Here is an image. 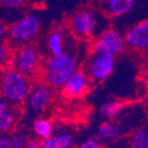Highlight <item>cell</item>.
I'll return each mask as SVG.
<instances>
[{
	"mask_svg": "<svg viewBox=\"0 0 148 148\" xmlns=\"http://www.w3.org/2000/svg\"><path fill=\"white\" fill-rule=\"evenodd\" d=\"M78 69V60L71 52L51 55L42 66V74L46 84L52 88H61Z\"/></svg>",
	"mask_w": 148,
	"mask_h": 148,
	"instance_id": "obj_1",
	"label": "cell"
},
{
	"mask_svg": "<svg viewBox=\"0 0 148 148\" xmlns=\"http://www.w3.org/2000/svg\"><path fill=\"white\" fill-rule=\"evenodd\" d=\"M29 78L17 69H5L0 81V91L8 103L19 105L24 103L31 90Z\"/></svg>",
	"mask_w": 148,
	"mask_h": 148,
	"instance_id": "obj_2",
	"label": "cell"
},
{
	"mask_svg": "<svg viewBox=\"0 0 148 148\" xmlns=\"http://www.w3.org/2000/svg\"><path fill=\"white\" fill-rule=\"evenodd\" d=\"M42 27V22L38 16L28 14L14 22L8 30V35L16 44L25 45L34 38Z\"/></svg>",
	"mask_w": 148,
	"mask_h": 148,
	"instance_id": "obj_3",
	"label": "cell"
},
{
	"mask_svg": "<svg viewBox=\"0 0 148 148\" xmlns=\"http://www.w3.org/2000/svg\"><path fill=\"white\" fill-rule=\"evenodd\" d=\"M125 40L119 31L113 28H109L101 32L92 42L90 51L91 54L106 53L117 57L125 49Z\"/></svg>",
	"mask_w": 148,
	"mask_h": 148,
	"instance_id": "obj_4",
	"label": "cell"
},
{
	"mask_svg": "<svg viewBox=\"0 0 148 148\" xmlns=\"http://www.w3.org/2000/svg\"><path fill=\"white\" fill-rule=\"evenodd\" d=\"M12 57L15 59L16 69L28 78L34 76L38 71H40L42 58L38 50L33 45H21Z\"/></svg>",
	"mask_w": 148,
	"mask_h": 148,
	"instance_id": "obj_5",
	"label": "cell"
},
{
	"mask_svg": "<svg viewBox=\"0 0 148 148\" xmlns=\"http://www.w3.org/2000/svg\"><path fill=\"white\" fill-rule=\"evenodd\" d=\"M69 26L75 35L83 40H88L93 36L97 29V19L92 10L82 8L73 14Z\"/></svg>",
	"mask_w": 148,
	"mask_h": 148,
	"instance_id": "obj_6",
	"label": "cell"
},
{
	"mask_svg": "<svg viewBox=\"0 0 148 148\" xmlns=\"http://www.w3.org/2000/svg\"><path fill=\"white\" fill-rule=\"evenodd\" d=\"M115 66V57L106 53L92 54L90 58L87 74L93 82H103L111 76Z\"/></svg>",
	"mask_w": 148,
	"mask_h": 148,
	"instance_id": "obj_7",
	"label": "cell"
},
{
	"mask_svg": "<svg viewBox=\"0 0 148 148\" xmlns=\"http://www.w3.org/2000/svg\"><path fill=\"white\" fill-rule=\"evenodd\" d=\"M89 80L90 78L86 71L78 69L61 87L62 96L67 99H77L84 96L89 89Z\"/></svg>",
	"mask_w": 148,
	"mask_h": 148,
	"instance_id": "obj_8",
	"label": "cell"
},
{
	"mask_svg": "<svg viewBox=\"0 0 148 148\" xmlns=\"http://www.w3.org/2000/svg\"><path fill=\"white\" fill-rule=\"evenodd\" d=\"M51 86L46 83H40L31 87L27 97V104L31 111L42 113L46 111L54 99V91Z\"/></svg>",
	"mask_w": 148,
	"mask_h": 148,
	"instance_id": "obj_9",
	"label": "cell"
},
{
	"mask_svg": "<svg viewBox=\"0 0 148 148\" xmlns=\"http://www.w3.org/2000/svg\"><path fill=\"white\" fill-rule=\"evenodd\" d=\"M126 46L135 50L148 48V20L142 21L131 28L124 36Z\"/></svg>",
	"mask_w": 148,
	"mask_h": 148,
	"instance_id": "obj_10",
	"label": "cell"
},
{
	"mask_svg": "<svg viewBox=\"0 0 148 148\" xmlns=\"http://www.w3.org/2000/svg\"><path fill=\"white\" fill-rule=\"evenodd\" d=\"M101 8L109 17H121L131 12L136 0H101Z\"/></svg>",
	"mask_w": 148,
	"mask_h": 148,
	"instance_id": "obj_11",
	"label": "cell"
},
{
	"mask_svg": "<svg viewBox=\"0 0 148 148\" xmlns=\"http://www.w3.org/2000/svg\"><path fill=\"white\" fill-rule=\"evenodd\" d=\"M123 135V131L120 125L113 121H105L99 126L95 134V138L99 142H111L116 141Z\"/></svg>",
	"mask_w": 148,
	"mask_h": 148,
	"instance_id": "obj_12",
	"label": "cell"
},
{
	"mask_svg": "<svg viewBox=\"0 0 148 148\" xmlns=\"http://www.w3.org/2000/svg\"><path fill=\"white\" fill-rule=\"evenodd\" d=\"M40 148H75V138L72 134L61 133L40 141Z\"/></svg>",
	"mask_w": 148,
	"mask_h": 148,
	"instance_id": "obj_13",
	"label": "cell"
},
{
	"mask_svg": "<svg viewBox=\"0 0 148 148\" xmlns=\"http://www.w3.org/2000/svg\"><path fill=\"white\" fill-rule=\"evenodd\" d=\"M124 106H125L124 101H120V99H109L101 105L99 112L106 120L113 121L123 111Z\"/></svg>",
	"mask_w": 148,
	"mask_h": 148,
	"instance_id": "obj_14",
	"label": "cell"
},
{
	"mask_svg": "<svg viewBox=\"0 0 148 148\" xmlns=\"http://www.w3.org/2000/svg\"><path fill=\"white\" fill-rule=\"evenodd\" d=\"M33 132L40 140L47 139L54 135V127L52 122L47 118H37L32 123Z\"/></svg>",
	"mask_w": 148,
	"mask_h": 148,
	"instance_id": "obj_15",
	"label": "cell"
},
{
	"mask_svg": "<svg viewBox=\"0 0 148 148\" xmlns=\"http://www.w3.org/2000/svg\"><path fill=\"white\" fill-rule=\"evenodd\" d=\"M48 49L51 55H59L64 52L63 34L60 30H54L48 36Z\"/></svg>",
	"mask_w": 148,
	"mask_h": 148,
	"instance_id": "obj_16",
	"label": "cell"
},
{
	"mask_svg": "<svg viewBox=\"0 0 148 148\" xmlns=\"http://www.w3.org/2000/svg\"><path fill=\"white\" fill-rule=\"evenodd\" d=\"M132 148H148V123L139 127L132 135Z\"/></svg>",
	"mask_w": 148,
	"mask_h": 148,
	"instance_id": "obj_17",
	"label": "cell"
},
{
	"mask_svg": "<svg viewBox=\"0 0 148 148\" xmlns=\"http://www.w3.org/2000/svg\"><path fill=\"white\" fill-rule=\"evenodd\" d=\"M15 114L10 110L0 115V134L8 132L15 124Z\"/></svg>",
	"mask_w": 148,
	"mask_h": 148,
	"instance_id": "obj_18",
	"label": "cell"
},
{
	"mask_svg": "<svg viewBox=\"0 0 148 148\" xmlns=\"http://www.w3.org/2000/svg\"><path fill=\"white\" fill-rule=\"evenodd\" d=\"M10 142L12 148H24L27 145V138L21 133H15L10 136Z\"/></svg>",
	"mask_w": 148,
	"mask_h": 148,
	"instance_id": "obj_19",
	"label": "cell"
},
{
	"mask_svg": "<svg viewBox=\"0 0 148 148\" xmlns=\"http://www.w3.org/2000/svg\"><path fill=\"white\" fill-rule=\"evenodd\" d=\"M10 57V49H8V45L3 42H0V66L1 65L4 66L5 62L8 61Z\"/></svg>",
	"mask_w": 148,
	"mask_h": 148,
	"instance_id": "obj_20",
	"label": "cell"
},
{
	"mask_svg": "<svg viewBox=\"0 0 148 148\" xmlns=\"http://www.w3.org/2000/svg\"><path fill=\"white\" fill-rule=\"evenodd\" d=\"M78 148H103L101 142H99L96 138H89L83 141Z\"/></svg>",
	"mask_w": 148,
	"mask_h": 148,
	"instance_id": "obj_21",
	"label": "cell"
},
{
	"mask_svg": "<svg viewBox=\"0 0 148 148\" xmlns=\"http://www.w3.org/2000/svg\"><path fill=\"white\" fill-rule=\"evenodd\" d=\"M1 4L10 8H21L24 3L26 2V0H0Z\"/></svg>",
	"mask_w": 148,
	"mask_h": 148,
	"instance_id": "obj_22",
	"label": "cell"
},
{
	"mask_svg": "<svg viewBox=\"0 0 148 148\" xmlns=\"http://www.w3.org/2000/svg\"><path fill=\"white\" fill-rule=\"evenodd\" d=\"M10 103H8L3 96L0 97V115L10 110Z\"/></svg>",
	"mask_w": 148,
	"mask_h": 148,
	"instance_id": "obj_23",
	"label": "cell"
},
{
	"mask_svg": "<svg viewBox=\"0 0 148 148\" xmlns=\"http://www.w3.org/2000/svg\"><path fill=\"white\" fill-rule=\"evenodd\" d=\"M0 148H12L10 142V137L0 135Z\"/></svg>",
	"mask_w": 148,
	"mask_h": 148,
	"instance_id": "obj_24",
	"label": "cell"
},
{
	"mask_svg": "<svg viewBox=\"0 0 148 148\" xmlns=\"http://www.w3.org/2000/svg\"><path fill=\"white\" fill-rule=\"evenodd\" d=\"M8 28L6 27V25L0 20V42H2L4 37L8 35Z\"/></svg>",
	"mask_w": 148,
	"mask_h": 148,
	"instance_id": "obj_25",
	"label": "cell"
},
{
	"mask_svg": "<svg viewBox=\"0 0 148 148\" xmlns=\"http://www.w3.org/2000/svg\"><path fill=\"white\" fill-rule=\"evenodd\" d=\"M24 148H40V141L37 140H30L28 141L27 145Z\"/></svg>",
	"mask_w": 148,
	"mask_h": 148,
	"instance_id": "obj_26",
	"label": "cell"
},
{
	"mask_svg": "<svg viewBox=\"0 0 148 148\" xmlns=\"http://www.w3.org/2000/svg\"></svg>",
	"mask_w": 148,
	"mask_h": 148,
	"instance_id": "obj_27",
	"label": "cell"
}]
</instances>
